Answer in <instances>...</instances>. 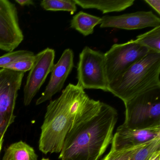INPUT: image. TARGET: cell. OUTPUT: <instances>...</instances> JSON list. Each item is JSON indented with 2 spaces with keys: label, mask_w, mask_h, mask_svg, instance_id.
Returning a JSON list of instances; mask_svg holds the SVG:
<instances>
[{
  "label": "cell",
  "mask_w": 160,
  "mask_h": 160,
  "mask_svg": "<svg viewBox=\"0 0 160 160\" xmlns=\"http://www.w3.org/2000/svg\"><path fill=\"white\" fill-rule=\"evenodd\" d=\"M3 141L2 142H0V152L1 151L2 149V144H3Z\"/></svg>",
  "instance_id": "obj_25"
},
{
  "label": "cell",
  "mask_w": 160,
  "mask_h": 160,
  "mask_svg": "<svg viewBox=\"0 0 160 160\" xmlns=\"http://www.w3.org/2000/svg\"><path fill=\"white\" fill-rule=\"evenodd\" d=\"M117 110L100 102L77 118L64 139L59 159L98 160L112 142Z\"/></svg>",
  "instance_id": "obj_1"
},
{
  "label": "cell",
  "mask_w": 160,
  "mask_h": 160,
  "mask_svg": "<svg viewBox=\"0 0 160 160\" xmlns=\"http://www.w3.org/2000/svg\"><path fill=\"white\" fill-rule=\"evenodd\" d=\"M38 157L33 148L26 142L19 141L8 147L2 160H37Z\"/></svg>",
  "instance_id": "obj_15"
},
{
  "label": "cell",
  "mask_w": 160,
  "mask_h": 160,
  "mask_svg": "<svg viewBox=\"0 0 160 160\" xmlns=\"http://www.w3.org/2000/svg\"><path fill=\"white\" fill-rule=\"evenodd\" d=\"M24 38L15 5L8 0H0V49L13 51Z\"/></svg>",
  "instance_id": "obj_8"
},
{
  "label": "cell",
  "mask_w": 160,
  "mask_h": 160,
  "mask_svg": "<svg viewBox=\"0 0 160 160\" xmlns=\"http://www.w3.org/2000/svg\"><path fill=\"white\" fill-rule=\"evenodd\" d=\"M124 103L123 127L142 129L160 126V88L139 94Z\"/></svg>",
  "instance_id": "obj_4"
},
{
  "label": "cell",
  "mask_w": 160,
  "mask_h": 160,
  "mask_svg": "<svg viewBox=\"0 0 160 160\" xmlns=\"http://www.w3.org/2000/svg\"><path fill=\"white\" fill-rule=\"evenodd\" d=\"M150 52L148 48L135 40L113 45L104 54L105 67L108 84Z\"/></svg>",
  "instance_id": "obj_5"
},
{
  "label": "cell",
  "mask_w": 160,
  "mask_h": 160,
  "mask_svg": "<svg viewBox=\"0 0 160 160\" xmlns=\"http://www.w3.org/2000/svg\"><path fill=\"white\" fill-rule=\"evenodd\" d=\"M144 1L151 6L159 15H160V0H145Z\"/></svg>",
  "instance_id": "obj_22"
},
{
  "label": "cell",
  "mask_w": 160,
  "mask_h": 160,
  "mask_svg": "<svg viewBox=\"0 0 160 160\" xmlns=\"http://www.w3.org/2000/svg\"><path fill=\"white\" fill-rule=\"evenodd\" d=\"M77 85L85 89L108 92L104 54L86 47L79 54Z\"/></svg>",
  "instance_id": "obj_7"
},
{
  "label": "cell",
  "mask_w": 160,
  "mask_h": 160,
  "mask_svg": "<svg viewBox=\"0 0 160 160\" xmlns=\"http://www.w3.org/2000/svg\"><path fill=\"white\" fill-rule=\"evenodd\" d=\"M102 21V18L81 11L72 18L70 23V28L84 36H87L93 33L94 28L100 25Z\"/></svg>",
  "instance_id": "obj_14"
},
{
  "label": "cell",
  "mask_w": 160,
  "mask_h": 160,
  "mask_svg": "<svg viewBox=\"0 0 160 160\" xmlns=\"http://www.w3.org/2000/svg\"><path fill=\"white\" fill-rule=\"evenodd\" d=\"M135 40L151 52L160 53V26L138 35Z\"/></svg>",
  "instance_id": "obj_16"
},
{
  "label": "cell",
  "mask_w": 160,
  "mask_h": 160,
  "mask_svg": "<svg viewBox=\"0 0 160 160\" xmlns=\"http://www.w3.org/2000/svg\"><path fill=\"white\" fill-rule=\"evenodd\" d=\"M77 5L85 9H94L103 14L120 12L131 7L135 0H74Z\"/></svg>",
  "instance_id": "obj_13"
},
{
  "label": "cell",
  "mask_w": 160,
  "mask_h": 160,
  "mask_svg": "<svg viewBox=\"0 0 160 160\" xmlns=\"http://www.w3.org/2000/svg\"><path fill=\"white\" fill-rule=\"evenodd\" d=\"M148 160H160V150L154 152Z\"/></svg>",
  "instance_id": "obj_24"
},
{
  "label": "cell",
  "mask_w": 160,
  "mask_h": 160,
  "mask_svg": "<svg viewBox=\"0 0 160 160\" xmlns=\"http://www.w3.org/2000/svg\"><path fill=\"white\" fill-rule=\"evenodd\" d=\"M100 28H114L126 30L142 29L160 26V19L151 11L137 12L116 16L102 18Z\"/></svg>",
  "instance_id": "obj_10"
},
{
  "label": "cell",
  "mask_w": 160,
  "mask_h": 160,
  "mask_svg": "<svg viewBox=\"0 0 160 160\" xmlns=\"http://www.w3.org/2000/svg\"><path fill=\"white\" fill-rule=\"evenodd\" d=\"M24 76L22 72L0 69V142L15 119L14 112Z\"/></svg>",
  "instance_id": "obj_6"
},
{
  "label": "cell",
  "mask_w": 160,
  "mask_h": 160,
  "mask_svg": "<svg viewBox=\"0 0 160 160\" xmlns=\"http://www.w3.org/2000/svg\"><path fill=\"white\" fill-rule=\"evenodd\" d=\"M15 2L21 6L34 5V2L32 0H16Z\"/></svg>",
  "instance_id": "obj_23"
},
{
  "label": "cell",
  "mask_w": 160,
  "mask_h": 160,
  "mask_svg": "<svg viewBox=\"0 0 160 160\" xmlns=\"http://www.w3.org/2000/svg\"><path fill=\"white\" fill-rule=\"evenodd\" d=\"M160 53L150 52L108 84L107 91L125 103L160 88Z\"/></svg>",
  "instance_id": "obj_3"
},
{
  "label": "cell",
  "mask_w": 160,
  "mask_h": 160,
  "mask_svg": "<svg viewBox=\"0 0 160 160\" xmlns=\"http://www.w3.org/2000/svg\"><path fill=\"white\" fill-rule=\"evenodd\" d=\"M55 51L48 48L35 55V61L29 71L24 88V105H29L45 82L54 65Z\"/></svg>",
  "instance_id": "obj_9"
},
{
  "label": "cell",
  "mask_w": 160,
  "mask_h": 160,
  "mask_svg": "<svg viewBox=\"0 0 160 160\" xmlns=\"http://www.w3.org/2000/svg\"><path fill=\"white\" fill-rule=\"evenodd\" d=\"M158 150H160V137L141 147L129 160H148L152 154Z\"/></svg>",
  "instance_id": "obj_18"
},
{
  "label": "cell",
  "mask_w": 160,
  "mask_h": 160,
  "mask_svg": "<svg viewBox=\"0 0 160 160\" xmlns=\"http://www.w3.org/2000/svg\"></svg>",
  "instance_id": "obj_28"
},
{
  "label": "cell",
  "mask_w": 160,
  "mask_h": 160,
  "mask_svg": "<svg viewBox=\"0 0 160 160\" xmlns=\"http://www.w3.org/2000/svg\"><path fill=\"white\" fill-rule=\"evenodd\" d=\"M34 55L33 52L28 50H19L8 52L0 57V68L18 61L29 58Z\"/></svg>",
  "instance_id": "obj_19"
},
{
  "label": "cell",
  "mask_w": 160,
  "mask_h": 160,
  "mask_svg": "<svg viewBox=\"0 0 160 160\" xmlns=\"http://www.w3.org/2000/svg\"><path fill=\"white\" fill-rule=\"evenodd\" d=\"M35 55L29 58L18 61L9 65H5L2 68L25 73L31 70L35 61Z\"/></svg>",
  "instance_id": "obj_21"
},
{
  "label": "cell",
  "mask_w": 160,
  "mask_h": 160,
  "mask_svg": "<svg viewBox=\"0 0 160 160\" xmlns=\"http://www.w3.org/2000/svg\"><path fill=\"white\" fill-rule=\"evenodd\" d=\"M41 160H49V159H48V158H43Z\"/></svg>",
  "instance_id": "obj_26"
},
{
  "label": "cell",
  "mask_w": 160,
  "mask_h": 160,
  "mask_svg": "<svg viewBox=\"0 0 160 160\" xmlns=\"http://www.w3.org/2000/svg\"><path fill=\"white\" fill-rule=\"evenodd\" d=\"M77 85L69 84L61 95L50 100L41 127L40 150L44 154L59 153L77 117L98 104Z\"/></svg>",
  "instance_id": "obj_2"
},
{
  "label": "cell",
  "mask_w": 160,
  "mask_h": 160,
  "mask_svg": "<svg viewBox=\"0 0 160 160\" xmlns=\"http://www.w3.org/2000/svg\"><path fill=\"white\" fill-rule=\"evenodd\" d=\"M73 66V52L72 49L67 48L64 50L58 62L54 64L50 80L41 96L36 101V105L51 100L54 95L61 91Z\"/></svg>",
  "instance_id": "obj_11"
},
{
  "label": "cell",
  "mask_w": 160,
  "mask_h": 160,
  "mask_svg": "<svg viewBox=\"0 0 160 160\" xmlns=\"http://www.w3.org/2000/svg\"><path fill=\"white\" fill-rule=\"evenodd\" d=\"M41 6L47 11H64L74 14L77 11V4L74 0H43Z\"/></svg>",
  "instance_id": "obj_17"
},
{
  "label": "cell",
  "mask_w": 160,
  "mask_h": 160,
  "mask_svg": "<svg viewBox=\"0 0 160 160\" xmlns=\"http://www.w3.org/2000/svg\"><path fill=\"white\" fill-rule=\"evenodd\" d=\"M145 145L122 150H115L111 148L108 154L102 160H129L138 149Z\"/></svg>",
  "instance_id": "obj_20"
},
{
  "label": "cell",
  "mask_w": 160,
  "mask_h": 160,
  "mask_svg": "<svg viewBox=\"0 0 160 160\" xmlns=\"http://www.w3.org/2000/svg\"><path fill=\"white\" fill-rule=\"evenodd\" d=\"M61 160H70V159H62Z\"/></svg>",
  "instance_id": "obj_27"
},
{
  "label": "cell",
  "mask_w": 160,
  "mask_h": 160,
  "mask_svg": "<svg viewBox=\"0 0 160 160\" xmlns=\"http://www.w3.org/2000/svg\"><path fill=\"white\" fill-rule=\"evenodd\" d=\"M160 137V126L142 129H130L121 125L113 135L111 148L122 150L145 145Z\"/></svg>",
  "instance_id": "obj_12"
}]
</instances>
